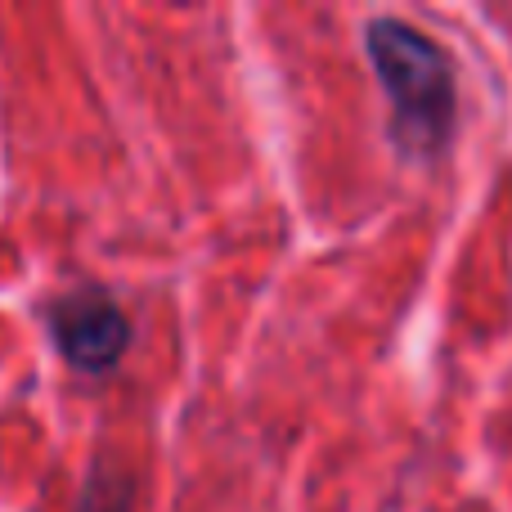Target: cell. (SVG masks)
<instances>
[{
  "label": "cell",
  "instance_id": "cell-1",
  "mask_svg": "<svg viewBox=\"0 0 512 512\" xmlns=\"http://www.w3.org/2000/svg\"><path fill=\"white\" fill-rule=\"evenodd\" d=\"M364 50L391 99L396 149L414 162L441 158L454 140V117H459L450 54L400 18H373L364 27Z\"/></svg>",
  "mask_w": 512,
  "mask_h": 512
},
{
  "label": "cell",
  "instance_id": "cell-2",
  "mask_svg": "<svg viewBox=\"0 0 512 512\" xmlns=\"http://www.w3.org/2000/svg\"><path fill=\"white\" fill-rule=\"evenodd\" d=\"M50 337L77 373H108L131 346V324L104 288H72L50 306Z\"/></svg>",
  "mask_w": 512,
  "mask_h": 512
},
{
  "label": "cell",
  "instance_id": "cell-3",
  "mask_svg": "<svg viewBox=\"0 0 512 512\" xmlns=\"http://www.w3.org/2000/svg\"><path fill=\"white\" fill-rule=\"evenodd\" d=\"M135 499V481L126 468H113V463H99L95 472L81 486V499L72 512H131Z\"/></svg>",
  "mask_w": 512,
  "mask_h": 512
}]
</instances>
